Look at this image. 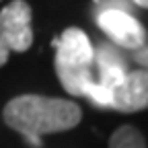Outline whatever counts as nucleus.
Returning <instances> with one entry per match:
<instances>
[{
  "mask_svg": "<svg viewBox=\"0 0 148 148\" xmlns=\"http://www.w3.org/2000/svg\"><path fill=\"white\" fill-rule=\"evenodd\" d=\"M80 117L82 111L76 103L41 95L14 97L4 107V121L37 148L41 146V136L76 127Z\"/></svg>",
  "mask_w": 148,
  "mask_h": 148,
  "instance_id": "nucleus-1",
  "label": "nucleus"
},
{
  "mask_svg": "<svg viewBox=\"0 0 148 148\" xmlns=\"http://www.w3.org/2000/svg\"><path fill=\"white\" fill-rule=\"evenodd\" d=\"M95 47L80 29H66L56 41V72L66 88L74 97H84L90 82L95 80Z\"/></svg>",
  "mask_w": 148,
  "mask_h": 148,
  "instance_id": "nucleus-2",
  "label": "nucleus"
},
{
  "mask_svg": "<svg viewBox=\"0 0 148 148\" xmlns=\"http://www.w3.org/2000/svg\"><path fill=\"white\" fill-rule=\"evenodd\" d=\"M0 39L8 51H27L31 47V6L25 0H12L0 10Z\"/></svg>",
  "mask_w": 148,
  "mask_h": 148,
  "instance_id": "nucleus-3",
  "label": "nucleus"
},
{
  "mask_svg": "<svg viewBox=\"0 0 148 148\" xmlns=\"http://www.w3.org/2000/svg\"><path fill=\"white\" fill-rule=\"evenodd\" d=\"M101 31L123 49H140L146 45V29L132 12L123 10H101L95 14Z\"/></svg>",
  "mask_w": 148,
  "mask_h": 148,
  "instance_id": "nucleus-4",
  "label": "nucleus"
},
{
  "mask_svg": "<svg viewBox=\"0 0 148 148\" xmlns=\"http://www.w3.org/2000/svg\"><path fill=\"white\" fill-rule=\"evenodd\" d=\"M111 109L121 113L148 109V70H130L125 78L117 84L111 99Z\"/></svg>",
  "mask_w": 148,
  "mask_h": 148,
  "instance_id": "nucleus-5",
  "label": "nucleus"
},
{
  "mask_svg": "<svg viewBox=\"0 0 148 148\" xmlns=\"http://www.w3.org/2000/svg\"><path fill=\"white\" fill-rule=\"evenodd\" d=\"M92 70H95V80L101 86H105L107 90H111V92L117 88V84L125 78V74L130 72L125 56L113 43H99L95 47Z\"/></svg>",
  "mask_w": 148,
  "mask_h": 148,
  "instance_id": "nucleus-6",
  "label": "nucleus"
},
{
  "mask_svg": "<svg viewBox=\"0 0 148 148\" xmlns=\"http://www.w3.org/2000/svg\"><path fill=\"white\" fill-rule=\"evenodd\" d=\"M109 148H146L144 136L132 125L117 127L109 140Z\"/></svg>",
  "mask_w": 148,
  "mask_h": 148,
  "instance_id": "nucleus-7",
  "label": "nucleus"
},
{
  "mask_svg": "<svg viewBox=\"0 0 148 148\" xmlns=\"http://www.w3.org/2000/svg\"><path fill=\"white\" fill-rule=\"evenodd\" d=\"M101 10H123V12H132V0H97V12Z\"/></svg>",
  "mask_w": 148,
  "mask_h": 148,
  "instance_id": "nucleus-8",
  "label": "nucleus"
},
{
  "mask_svg": "<svg viewBox=\"0 0 148 148\" xmlns=\"http://www.w3.org/2000/svg\"><path fill=\"white\" fill-rule=\"evenodd\" d=\"M134 60H136V64H140L144 70H148V45H144V47H140V49L134 51Z\"/></svg>",
  "mask_w": 148,
  "mask_h": 148,
  "instance_id": "nucleus-9",
  "label": "nucleus"
},
{
  "mask_svg": "<svg viewBox=\"0 0 148 148\" xmlns=\"http://www.w3.org/2000/svg\"><path fill=\"white\" fill-rule=\"evenodd\" d=\"M8 62V47L2 43V39H0V66H4Z\"/></svg>",
  "mask_w": 148,
  "mask_h": 148,
  "instance_id": "nucleus-10",
  "label": "nucleus"
},
{
  "mask_svg": "<svg viewBox=\"0 0 148 148\" xmlns=\"http://www.w3.org/2000/svg\"><path fill=\"white\" fill-rule=\"evenodd\" d=\"M132 4H136L140 8H148V0H132Z\"/></svg>",
  "mask_w": 148,
  "mask_h": 148,
  "instance_id": "nucleus-11",
  "label": "nucleus"
}]
</instances>
